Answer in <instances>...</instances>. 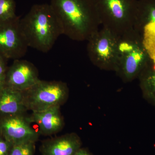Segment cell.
<instances>
[{"instance_id": "1", "label": "cell", "mask_w": 155, "mask_h": 155, "mask_svg": "<svg viewBox=\"0 0 155 155\" xmlns=\"http://www.w3.org/2000/svg\"><path fill=\"white\" fill-rule=\"evenodd\" d=\"M63 35L72 40H87L101 25L94 0H50Z\"/></svg>"}, {"instance_id": "2", "label": "cell", "mask_w": 155, "mask_h": 155, "mask_svg": "<svg viewBox=\"0 0 155 155\" xmlns=\"http://www.w3.org/2000/svg\"><path fill=\"white\" fill-rule=\"evenodd\" d=\"M20 26L28 47L43 53L49 51L63 35L50 4L34 5L20 19Z\"/></svg>"}, {"instance_id": "3", "label": "cell", "mask_w": 155, "mask_h": 155, "mask_svg": "<svg viewBox=\"0 0 155 155\" xmlns=\"http://www.w3.org/2000/svg\"><path fill=\"white\" fill-rule=\"evenodd\" d=\"M150 56L141 36L133 29L119 36L115 72L123 81H132L138 77Z\"/></svg>"}, {"instance_id": "4", "label": "cell", "mask_w": 155, "mask_h": 155, "mask_svg": "<svg viewBox=\"0 0 155 155\" xmlns=\"http://www.w3.org/2000/svg\"><path fill=\"white\" fill-rule=\"evenodd\" d=\"M101 25L118 36L134 27L138 0H94Z\"/></svg>"}, {"instance_id": "5", "label": "cell", "mask_w": 155, "mask_h": 155, "mask_svg": "<svg viewBox=\"0 0 155 155\" xmlns=\"http://www.w3.org/2000/svg\"><path fill=\"white\" fill-rule=\"evenodd\" d=\"M67 83L62 81L40 80L22 92L23 101L27 111L36 112L63 105L69 97Z\"/></svg>"}, {"instance_id": "6", "label": "cell", "mask_w": 155, "mask_h": 155, "mask_svg": "<svg viewBox=\"0 0 155 155\" xmlns=\"http://www.w3.org/2000/svg\"><path fill=\"white\" fill-rule=\"evenodd\" d=\"M119 36L102 27L89 38L87 50L93 64L103 70L115 71Z\"/></svg>"}, {"instance_id": "7", "label": "cell", "mask_w": 155, "mask_h": 155, "mask_svg": "<svg viewBox=\"0 0 155 155\" xmlns=\"http://www.w3.org/2000/svg\"><path fill=\"white\" fill-rule=\"evenodd\" d=\"M19 17L0 22V55L17 60L27 53L28 47L20 26Z\"/></svg>"}, {"instance_id": "8", "label": "cell", "mask_w": 155, "mask_h": 155, "mask_svg": "<svg viewBox=\"0 0 155 155\" xmlns=\"http://www.w3.org/2000/svg\"><path fill=\"white\" fill-rule=\"evenodd\" d=\"M25 114L0 115V136L12 144L38 140L40 134L31 127Z\"/></svg>"}, {"instance_id": "9", "label": "cell", "mask_w": 155, "mask_h": 155, "mask_svg": "<svg viewBox=\"0 0 155 155\" xmlns=\"http://www.w3.org/2000/svg\"><path fill=\"white\" fill-rule=\"evenodd\" d=\"M40 80L38 70L32 63L26 60L17 59L8 68L5 85L23 92L32 87Z\"/></svg>"}, {"instance_id": "10", "label": "cell", "mask_w": 155, "mask_h": 155, "mask_svg": "<svg viewBox=\"0 0 155 155\" xmlns=\"http://www.w3.org/2000/svg\"><path fill=\"white\" fill-rule=\"evenodd\" d=\"M134 29L149 51H155V0H138Z\"/></svg>"}, {"instance_id": "11", "label": "cell", "mask_w": 155, "mask_h": 155, "mask_svg": "<svg viewBox=\"0 0 155 155\" xmlns=\"http://www.w3.org/2000/svg\"><path fill=\"white\" fill-rule=\"evenodd\" d=\"M81 144L77 134L69 133L44 140L40 150L42 155H74Z\"/></svg>"}, {"instance_id": "12", "label": "cell", "mask_w": 155, "mask_h": 155, "mask_svg": "<svg viewBox=\"0 0 155 155\" xmlns=\"http://www.w3.org/2000/svg\"><path fill=\"white\" fill-rule=\"evenodd\" d=\"M60 108L61 107L56 106L44 110L32 112L29 116V119L31 123L38 125L40 134L52 135L62 130L64 121Z\"/></svg>"}, {"instance_id": "13", "label": "cell", "mask_w": 155, "mask_h": 155, "mask_svg": "<svg viewBox=\"0 0 155 155\" xmlns=\"http://www.w3.org/2000/svg\"><path fill=\"white\" fill-rule=\"evenodd\" d=\"M22 92L5 85L0 89V115L25 114Z\"/></svg>"}, {"instance_id": "14", "label": "cell", "mask_w": 155, "mask_h": 155, "mask_svg": "<svg viewBox=\"0 0 155 155\" xmlns=\"http://www.w3.org/2000/svg\"><path fill=\"white\" fill-rule=\"evenodd\" d=\"M150 55L149 61L138 78L143 96L155 107V53Z\"/></svg>"}, {"instance_id": "15", "label": "cell", "mask_w": 155, "mask_h": 155, "mask_svg": "<svg viewBox=\"0 0 155 155\" xmlns=\"http://www.w3.org/2000/svg\"><path fill=\"white\" fill-rule=\"evenodd\" d=\"M16 7L14 0H0V22L16 17Z\"/></svg>"}, {"instance_id": "16", "label": "cell", "mask_w": 155, "mask_h": 155, "mask_svg": "<svg viewBox=\"0 0 155 155\" xmlns=\"http://www.w3.org/2000/svg\"><path fill=\"white\" fill-rule=\"evenodd\" d=\"M35 143L28 142L13 144L9 155H34Z\"/></svg>"}, {"instance_id": "17", "label": "cell", "mask_w": 155, "mask_h": 155, "mask_svg": "<svg viewBox=\"0 0 155 155\" xmlns=\"http://www.w3.org/2000/svg\"><path fill=\"white\" fill-rule=\"evenodd\" d=\"M7 60L0 55V89L6 85V76L8 69Z\"/></svg>"}, {"instance_id": "18", "label": "cell", "mask_w": 155, "mask_h": 155, "mask_svg": "<svg viewBox=\"0 0 155 155\" xmlns=\"http://www.w3.org/2000/svg\"><path fill=\"white\" fill-rule=\"evenodd\" d=\"M13 144L0 136V155H9Z\"/></svg>"}, {"instance_id": "19", "label": "cell", "mask_w": 155, "mask_h": 155, "mask_svg": "<svg viewBox=\"0 0 155 155\" xmlns=\"http://www.w3.org/2000/svg\"><path fill=\"white\" fill-rule=\"evenodd\" d=\"M74 155H91V154L86 149L82 148L81 147Z\"/></svg>"}]
</instances>
